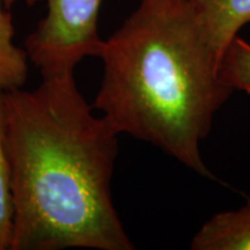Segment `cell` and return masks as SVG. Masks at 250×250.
I'll use <instances>...</instances> for the list:
<instances>
[{
	"instance_id": "obj_1",
	"label": "cell",
	"mask_w": 250,
	"mask_h": 250,
	"mask_svg": "<svg viewBox=\"0 0 250 250\" xmlns=\"http://www.w3.org/2000/svg\"><path fill=\"white\" fill-rule=\"evenodd\" d=\"M14 232L11 250H132L111 195L118 134L74 72L4 92Z\"/></svg>"
},
{
	"instance_id": "obj_2",
	"label": "cell",
	"mask_w": 250,
	"mask_h": 250,
	"mask_svg": "<svg viewBox=\"0 0 250 250\" xmlns=\"http://www.w3.org/2000/svg\"><path fill=\"white\" fill-rule=\"evenodd\" d=\"M93 109L117 134L161 148L212 179L199 144L233 92L189 0H142L107 41Z\"/></svg>"
},
{
	"instance_id": "obj_3",
	"label": "cell",
	"mask_w": 250,
	"mask_h": 250,
	"mask_svg": "<svg viewBox=\"0 0 250 250\" xmlns=\"http://www.w3.org/2000/svg\"><path fill=\"white\" fill-rule=\"evenodd\" d=\"M28 6L45 1L46 15L24 42L28 58L43 78L74 72L83 58L99 57L103 41L98 31L102 0H24Z\"/></svg>"
},
{
	"instance_id": "obj_4",
	"label": "cell",
	"mask_w": 250,
	"mask_h": 250,
	"mask_svg": "<svg viewBox=\"0 0 250 250\" xmlns=\"http://www.w3.org/2000/svg\"><path fill=\"white\" fill-rule=\"evenodd\" d=\"M189 2L220 62L239 30L250 23V0H189Z\"/></svg>"
},
{
	"instance_id": "obj_5",
	"label": "cell",
	"mask_w": 250,
	"mask_h": 250,
	"mask_svg": "<svg viewBox=\"0 0 250 250\" xmlns=\"http://www.w3.org/2000/svg\"><path fill=\"white\" fill-rule=\"evenodd\" d=\"M193 250H250V199L235 211L220 212L203 225Z\"/></svg>"
},
{
	"instance_id": "obj_6",
	"label": "cell",
	"mask_w": 250,
	"mask_h": 250,
	"mask_svg": "<svg viewBox=\"0 0 250 250\" xmlns=\"http://www.w3.org/2000/svg\"><path fill=\"white\" fill-rule=\"evenodd\" d=\"M14 27L12 15L0 0V90L22 88L28 77V55L26 50L13 43Z\"/></svg>"
},
{
	"instance_id": "obj_7",
	"label": "cell",
	"mask_w": 250,
	"mask_h": 250,
	"mask_svg": "<svg viewBox=\"0 0 250 250\" xmlns=\"http://www.w3.org/2000/svg\"><path fill=\"white\" fill-rule=\"evenodd\" d=\"M14 232V203L11 164L6 144L4 92L0 90V250H11Z\"/></svg>"
},
{
	"instance_id": "obj_8",
	"label": "cell",
	"mask_w": 250,
	"mask_h": 250,
	"mask_svg": "<svg viewBox=\"0 0 250 250\" xmlns=\"http://www.w3.org/2000/svg\"><path fill=\"white\" fill-rule=\"evenodd\" d=\"M219 77L230 89L250 94V44L240 37L232 41L219 62Z\"/></svg>"
},
{
	"instance_id": "obj_9",
	"label": "cell",
	"mask_w": 250,
	"mask_h": 250,
	"mask_svg": "<svg viewBox=\"0 0 250 250\" xmlns=\"http://www.w3.org/2000/svg\"><path fill=\"white\" fill-rule=\"evenodd\" d=\"M14 1H15V0H5V7L9 8L12 5L14 4Z\"/></svg>"
}]
</instances>
